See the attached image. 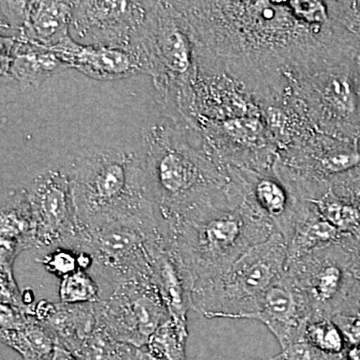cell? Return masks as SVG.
<instances>
[{"instance_id":"obj_15","label":"cell","mask_w":360,"mask_h":360,"mask_svg":"<svg viewBox=\"0 0 360 360\" xmlns=\"http://www.w3.org/2000/svg\"><path fill=\"white\" fill-rule=\"evenodd\" d=\"M2 75L20 84L23 90L35 89L66 66L49 49L16 37H1Z\"/></svg>"},{"instance_id":"obj_7","label":"cell","mask_w":360,"mask_h":360,"mask_svg":"<svg viewBox=\"0 0 360 360\" xmlns=\"http://www.w3.org/2000/svg\"><path fill=\"white\" fill-rule=\"evenodd\" d=\"M286 274L309 305L311 321L354 316L360 281L352 274L350 252L342 245L328 246L290 260Z\"/></svg>"},{"instance_id":"obj_17","label":"cell","mask_w":360,"mask_h":360,"mask_svg":"<svg viewBox=\"0 0 360 360\" xmlns=\"http://www.w3.org/2000/svg\"><path fill=\"white\" fill-rule=\"evenodd\" d=\"M41 323L54 333L58 345L72 354L103 326L99 317L98 302L82 304L54 303L51 314Z\"/></svg>"},{"instance_id":"obj_8","label":"cell","mask_w":360,"mask_h":360,"mask_svg":"<svg viewBox=\"0 0 360 360\" xmlns=\"http://www.w3.org/2000/svg\"><path fill=\"white\" fill-rule=\"evenodd\" d=\"M104 328L115 340L135 347L148 345L155 331L172 319L151 281H134L113 288L108 300L98 302Z\"/></svg>"},{"instance_id":"obj_24","label":"cell","mask_w":360,"mask_h":360,"mask_svg":"<svg viewBox=\"0 0 360 360\" xmlns=\"http://www.w3.org/2000/svg\"><path fill=\"white\" fill-rule=\"evenodd\" d=\"M37 262L60 279L82 270L78 264V251L68 248H54Z\"/></svg>"},{"instance_id":"obj_14","label":"cell","mask_w":360,"mask_h":360,"mask_svg":"<svg viewBox=\"0 0 360 360\" xmlns=\"http://www.w3.org/2000/svg\"><path fill=\"white\" fill-rule=\"evenodd\" d=\"M151 281L167 305L172 321L187 330V314L193 309L191 281L172 246V238L155 248L151 262Z\"/></svg>"},{"instance_id":"obj_25","label":"cell","mask_w":360,"mask_h":360,"mask_svg":"<svg viewBox=\"0 0 360 360\" xmlns=\"http://www.w3.org/2000/svg\"><path fill=\"white\" fill-rule=\"evenodd\" d=\"M288 4L296 18L305 25L323 27L333 23L326 1L291 0Z\"/></svg>"},{"instance_id":"obj_20","label":"cell","mask_w":360,"mask_h":360,"mask_svg":"<svg viewBox=\"0 0 360 360\" xmlns=\"http://www.w3.org/2000/svg\"><path fill=\"white\" fill-rule=\"evenodd\" d=\"M329 224L348 238L360 236V205L336 195L331 189L314 201Z\"/></svg>"},{"instance_id":"obj_27","label":"cell","mask_w":360,"mask_h":360,"mask_svg":"<svg viewBox=\"0 0 360 360\" xmlns=\"http://www.w3.org/2000/svg\"><path fill=\"white\" fill-rule=\"evenodd\" d=\"M331 191L345 200L360 205V170L331 186Z\"/></svg>"},{"instance_id":"obj_21","label":"cell","mask_w":360,"mask_h":360,"mask_svg":"<svg viewBox=\"0 0 360 360\" xmlns=\"http://www.w3.org/2000/svg\"><path fill=\"white\" fill-rule=\"evenodd\" d=\"M188 331L180 329L172 319L163 323L146 345L156 360H186Z\"/></svg>"},{"instance_id":"obj_29","label":"cell","mask_w":360,"mask_h":360,"mask_svg":"<svg viewBox=\"0 0 360 360\" xmlns=\"http://www.w3.org/2000/svg\"><path fill=\"white\" fill-rule=\"evenodd\" d=\"M345 248L349 251L352 257V274L360 281V236L354 238Z\"/></svg>"},{"instance_id":"obj_35","label":"cell","mask_w":360,"mask_h":360,"mask_svg":"<svg viewBox=\"0 0 360 360\" xmlns=\"http://www.w3.org/2000/svg\"><path fill=\"white\" fill-rule=\"evenodd\" d=\"M354 316H359L360 317V300L359 303H357L356 310H355V315Z\"/></svg>"},{"instance_id":"obj_34","label":"cell","mask_w":360,"mask_h":360,"mask_svg":"<svg viewBox=\"0 0 360 360\" xmlns=\"http://www.w3.org/2000/svg\"><path fill=\"white\" fill-rule=\"evenodd\" d=\"M262 360H286V359H284V357L283 356V354H279L276 355V356L270 357V359H262Z\"/></svg>"},{"instance_id":"obj_11","label":"cell","mask_w":360,"mask_h":360,"mask_svg":"<svg viewBox=\"0 0 360 360\" xmlns=\"http://www.w3.org/2000/svg\"><path fill=\"white\" fill-rule=\"evenodd\" d=\"M75 1H1L4 27L13 37L51 49L68 39Z\"/></svg>"},{"instance_id":"obj_16","label":"cell","mask_w":360,"mask_h":360,"mask_svg":"<svg viewBox=\"0 0 360 360\" xmlns=\"http://www.w3.org/2000/svg\"><path fill=\"white\" fill-rule=\"evenodd\" d=\"M0 212V266L13 269L21 251L34 248V224L26 188L2 194Z\"/></svg>"},{"instance_id":"obj_4","label":"cell","mask_w":360,"mask_h":360,"mask_svg":"<svg viewBox=\"0 0 360 360\" xmlns=\"http://www.w3.org/2000/svg\"><path fill=\"white\" fill-rule=\"evenodd\" d=\"M286 264V243L276 232L214 283L193 291V310L206 319H246L259 309L265 292L285 274Z\"/></svg>"},{"instance_id":"obj_31","label":"cell","mask_w":360,"mask_h":360,"mask_svg":"<svg viewBox=\"0 0 360 360\" xmlns=\"http://www.w3.org/2000/svg\"><path fill=\"white\" fill-rule=\"evenodd\" d=\"M52 360H79L77 359L71 352H68L66 348L61 347L60 345H56L54 350L53 359Z\"/></svg>"},{"instance_id":"obj_6","label":"cell","mask_w":360,"mask_h":360,"mask_svg":"<svg viewBox=\"0 0 360 360\" xmlns=\"http://www.w3.org/2000/svg\"><path fill=\"white\" fill-rule=\"evenodd\" d=\"M169 238L160 217H134L80 231L73 250L89 252L97 274L115 288L129 281H151L153 252Z\"/></svg>"},{"instance_id":"obj_2","label":"cell","mask_w":360,"mask_h":360,"mask_svg":"<svg viewBox=\"0 0 360 360\" xmlns=\"http://www.w3.org/2000/svg\"><path fill=\"white\" fill-rule=\"evenodd\" d=\"M68 174L79 232L117 220L160 217L149 194L141 155L89 149L73 160Z\"/></svg>"},{"instance_id":"obj_30","label":"cell","mask_w":360,"mask_h":360,"mask_svg":"<svg viewBox=\"0 0 360 360\" xmlns=\"http://www.w3.org/2000/svg\"><path fill=\"white\" fill-rule=\"evenodd\" d=\"M125 360H156L148 347H135L124 343Z\"/></svg>"},{"instance_id":"obj_23","label":"cell","mask_w":360,"mask_h":360,"mask_svg":"<svg viewBox=\"0 0 360 360\" xmlns=\"http://www.w3.org/2000/svg\"><path fill=\"white\" fill-rule=\"evenodd\" d=\"M59 298L65 304H82L101 302L99 288L92 277L84 270L60 279Z\"/></svg>"},{"instance_id":"obj_9","label":"cell","mask_w":360,"mask_h":360,"mask_svg":"<svg viewBox=\"0 0 360 360\" xmlns=\"http://www.w3.org/2000/svg\"><path fill=\"white\" fill-rule=\"evenodd\" d=\"M151 1H75L70 35L87 46L134 51Z\"/></svg>"},{"instance_id":"obj_3","label":"cell","mask_w":360,"mask_h":360,"mask_svg":"<svg viewBox=\"0 0 360 360\" xmlns=\"http://www.w3.org/2000/svg\"><path fill=\"white\" fill-rule=\"evenodd\" d=\"M191 281V293L214 283L253 246L276 231L243 206H210L168 226Z\"/></svg>"},{"instance_id":"obj_22","label":"cell","mask_w":360,"mask_h":360,"mask_svg":"<svg viewBox=\"0 0 360 360\" xmlns=\"http://www.w3.org/2000/svg\"><path fill=\"white\" fill-rule=\"evenodd\" d=\"M304 338L310 345L328 354H345L348 347L340 328L330 319L309 321L305 326Z\"/></svg>"},{"instance_id":"obj_32","label":"cell","mask_w":360,"mask_h":360,"mask_svg":"<svg viewBox=\"0 0 360 360\" xmlns=\"http://www.w3.org/2000/svg\"><path fill=\"white\" fill-rule=\"evenodd\" d=\"M21 300H22L23 304L30 309H34L35 304H37L34 292L30 288H25V290L21 291Z\"/></svg>"},{"instance_id":"obj_33","label":"cell","mask_w":360,"mask_h":360,"mask_svg":"<svg viewBox=\"0 0 360 360\" xmlns=\"http://www.w3.org/2000/svg\"><path fill=\"white\" fill-rule=\"evenodd\" d=\"M345 356L347 360H360V345L348 347Z\"/></svg>"},{"instance_id":"obj_10","label":"cell","mask_w":360,"mask_h":360,"mask_svg":"<svg viewBox=\"0 0 360 360\" xmlns=\"http://www.w3.org/2000/svg\"><path fill=\"white\" fill-rule=\"evenodd\" d=\"M34 224V248L54 250L77 245L78 229L68 172L51 169L25 187Z\"/></svg>"},{"instance_id":"obj_19","label":"cell","mask_w":360,"mask_h":360,"mask_svg":"<svg viewBox=\"0 0 360 360\" xmlns=\"http://www.w3.org/2000/svg\"><path fill=\"white\" fill-rule=\"evenodd\" d=\"M0 333L2 343L18 352L23 360L53 359L58 338L37 319L23 328L8 329Z\"/></svg>"},{"instance_id":"obj_18","label":"cell","mask_w":360,"mask_h":360,"mask_svg":"<svg viewBox=\"0 0 360 360\" xmlns=\"http://www.w3.org/2000/svg\"><path fill=\"white\" fill-rule=\"evenodd\" d=\"M352 239L354 238H348L329 224L314 203L309 201L298 217L292 234L286 243L288 262L328 246H347Z\"/></svg>"},{"instance_id":"obj_5","label":"cell","mask_w":360,"mask_h":360,"mask_svg":"<svg viewBox=\"0 0 360 360\" xmlns=\"http://www.w3.org/2000/svg\"><path fill=\"white\" fill-rule=\"evenodd\" d=\"M314 129L336 139H360V49L290 80Z\"/></svg>"},{"instance_id":"obj_13","label":"cell","mask_w":360,"mask_h":360,"mask_svg":"<svg viewBox=\"0 0 360 360\" xmlns=\"http://www.w3.org/2000/svg\"><path fill=\"white\" fill-rule=\"evenodd\" d=\"M49 51L56 54L66 68H75L96 79H120L146 73L143 63L134 51L87 46L77 44L70 37Z\"/></svg>"},{"instance_id":"obj_28","label":"cell","mask_w":360,"mask_h":360,"mask_svg":"<svg viewBox=\"0 0 360 360\" xmlns=\"http://www.w3.org/2000/svg\"><path fill=\"white\" fill-rule=\"evenodd\" d=\"M341 333L347 340L348 347L360 345V317L352 315H338L333 317Z\"/></svg>"},{"instance_id":"obj_12","label":"cell","mask_w":360,"mask_h":360,"mask_svg":"<svg viewBox=\"0 0 360 360\" xmlns=\"http://www.w3.org/2000/svg\"><path fill=\"white\" fill-rule=\"evenodd\" d=\"M246 319L264 324L284 349L304 340L305 326L311 321V312L285 270L265 292L259 309Z\"/></svg>"},{"instance_id":"obj_1","label":"cell","mask_w":360,"mask_h":360,"mask_svg":"<svg viewBox=\"0 0 360 360\" xmlns=\"http://www.w3.org/2000/svg\"><path fill=\"white\" fill-rule=\"evenodd\" d=\"M144 172L151 200L168 225L227 203L229 177L200 130L172 118L142 130Z\"/></svg>"},{"instance_id":"obj_26","label":"cell","mask_w":360,"mask_h":360,"mask_svg":"<svg viewBox=\"0 0 360 360\" xmlns=\"http://www.w3.org/2000/svg\"><path fill=\"white\" fill-rule=\"evenodd\" d=\"M331 18L354 34L360 44V1H326Z\"/></svg>"}]
</instances>
